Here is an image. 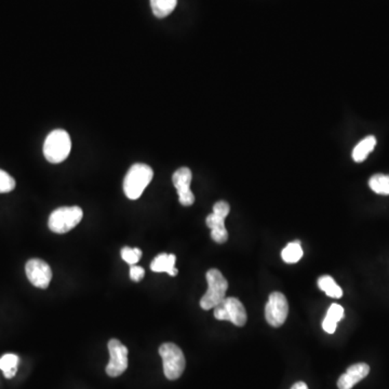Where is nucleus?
Masks as SVG:
<instances>
[{
	"label": "nucleus",
	"mask_w": 389,
	"mask_h": 389,
	"mask_svg": "<svg viewBox=\"0 0 389 389\" xmlns=\"http://www.w3.org/2000/svg\"><path fill=\"white\" fill-rule=\"evenodd\" d=\"M154 171L144 164H135L130 168L124 179V192L126 197L137 200L152 182Z\"/></svg>",
	"instance_id": "1"
},
{
	"label": "nucleus",
	"mask_w": 389,
	"mask_h": 389,
	"mask_svg": "<svg viewBox=\"0 0 389 389\" xmlns=\"http://www.w3.org/2000/svg\"><path fill=\"white\" fill-rule=\"evenodd\" d=\"M71 141L65 130L56 129L48 134L43 144V155L51 164H60L69 157Z\"/></svg>",
	"instance_id": "2"
},
{
	"label": "nucleus",
	"mask_w": 389,
	"mask_h": 389,
	"mask_svg": "<svg viewBox=\"0 0 389 389\" xmlns=\"http://www.w3.org/2000/svg\"><path fill=\"white\" fill-rule=\"evenodd\" d=\"M208 291L200 300V306L205 311L214 309L226 298V291L228 282L219 269L212 268L208 271L207 275Z\"/></svg>",
	"instance_id": "3"
},
{
	"label": "nucleus",
	"mask_w": 389,
	"mask_h": 389,
	"mask_svg": "<svg viewBox=\"0 0 389 389\" xmlns=\"http://www.w3.org/2000/svg\"><path fill=\"white\" fill-rule=\"evenodd\" d=\"M82 216H84L82 209L77 205L58 208L49 216L48 226L54 233H69V230L78 225L82 220Z\"/></svg>",
	"instance_id": "4"
},
{
	"label": "nucleus",
	"mask_w": 389,
	"mask_h": 389,
	"mask_svg": "<svg viewBox=\"0 0 389 389\" xmlns=\"http://www.w3.org/2000/svg\"><path fill=\"white\" fill-rule=\"evenodd\" d=\"M159 355L164 362V375L170 381L182 377L186 366L182 349L173 343H164L159 347Z\"/></svg>",
	"instance_id": "5"
},
{
	"label": "nucleus",
	"mask_w": 389,
	"mask_h": 389,
	"mask_svg": "<svg viewBox=\"0 0 389 389\" xmlns=\"http://www.w3.org/2000/svg\"><path fill=\"white\" fill-rule=\"evenodd\" d=\"M213 309H214V317L218 320L230 321L232 324L237 326H245L248 319L245 306L236 298H224Z\"/></svg>",
	"instance_id": "6"
},
{
	"label": "nucleus",
	"mask_w": 389,
	"mask_h": 389,
	"mask_svg": "<svg viewBox=\"0 0 389 389\" xmlns=\"http://www.w3.org/2000/svg\"><path fill=\"white\" fill-rule=\"evenodd\" d=\"M289 304L286 296L280 292H273L265 307V318L274 328L282 326L288 317Z\"/></svg>",
	"instance_id": "7"
},
{
	"label": "nucleus",
	"mask_w": 389,
	"mask_h": 389,
	"mask_svg": "<svg viewBox=\"0 0 389 389\" xmlns=\"http://www.w3.org/2000/svg\"><path fill=\"white\" fill-rule=\"evenodd\" d=\"M109 362L107 366L109 377H120L128 368V348L122 342L113 339L109 342Z\"/></svg>",
	"instance_id": "8"
},
{
	"label": "nucleus",
	"mask_w": 389,
	"mask_h": 389,
	"mask_svg": "<svg viewBox=\"0 0 389 389\" xmlns=\"http://www.w3.org/2000/svg\"><path fill=\"white\" fill-rule=\"evenodd\" d=\"M28 280L37 288L47 289L52 279V271L48 263L39 258H32L25 266Z\"/></svg>",
	"instance_id": "9"
},
{
	"label": "nucleus",
	"mask_w": 389,
	"mask_h": 389,
	"mask_svg": "<svg viewBox=\"0 0 389 389\" xmlns=\"http://www.w3.org/2000/svg\"><path fill=\"white\" fill-rule=\"evenodd\" d=\"M192 175L190 168L183 167L177 169L172 177V181L179 194V201L184 207L194 205V196L190 190Z\"/></svg>",
	"instance_id": "10"
},
{
	"label": "nucleus",
	"mask_w": 389,
	"mask_h": 389,
	"mask_svg": "<svg viewBox=\"0 0 389 389\" xmlns=\"http://www.w3.org/2000/svg\"><path fill=\"white\" fill-rule=\"evenodd\" d=\"M369 372L370 366L366 364H356L349 366L337 381V387L340 389H351L357 383L368 377Z\"/></svg>",
	"instance_id": "11"
},
{
	"label": "nucleus",
	"mask_w": 389,
	"mask_h": 389,
	"mask_svg": "<svg viewBox=\"0 0 389 389\" xmlns=\"http://www.w3.org/2000/svg\"><path fill=\"white\" fill-rule=\"evenodd\" d=\"M225 219L216 213H211L207 216L205 223H207L208 227L211 230V238L215 243H224L227 241L228 233L225 227V223H224Z\"/></svg>",
	"instance_id": "12"
},
{
	"label": "nucleus",
	"mask_w": 389,
	"mask_h": 389,
	"mask_svg": "<svg viewBox=\"0 0 389 389\" xmlns=\"http://www.w3.org/2000/svg\"><path fill=\"white\" fill-rule=\"evenodd\" d=\"M175 260H177V256L175 254L162 253L154 258L151 264V269L155 273H167L172 277H175L179 273L177 268H175Z\"/></svg>",
	"instance_id": "13"
},
{
	"label": "nucleus",
	"mask_w": 389,
	"mask_h": 389,
	"mask_svg": "<svg viewBox=\"0 0 389 389\" xmlns=\"http://www.w3.org/2000/svg\"><path fill=\"white\" fill-rule=\"evenodd\" d=\"M377 139L375 137H366V139L359 142L353 151V159L356 162H362L368 158L370 153L375 148Z\"/></svg>",
	"instance_id": "14"
},
{
	"label": "nucleus",
	"mask_w": 389,
	"mask_h": 389,
	"mask_svg": "<svg viewBox=\"0 0 389 389\" xmlns=\"http://www.w3.org/2000/svg\"><path fill=\"white\" fill-rule=\"evenodd\" d=\"M177 3V0H151L153 13L159 19L166 18L173 12Z\"/></svg>",
	"instance_id": "15"
},
{
	"label": "nucleus",
	"mask_w": 389,
	"mask_h": 389,
	"mask_svg": "<svg viewBox=\"0 0 389 389\" xmlns=\"http://www.w3.org/2000/svg\"><path fill=\"white\" fill-rule=\"evenodd\" d=\"M303 254V249H302L300 241H293V243H289L286 248L283 249L282 252H281V258L286 263L294 264L298 263V260H301Z\"/></svg>",
	"instance_id": "16"
},
{
	"label": "nucleus",
	"mask_w": 389,
	"mask_h": 389,
	"mask_svg": "<svg viewBox=\"0 0 389 389\" xmlns=\"http://www.w3.org/2000/svg\"><path fill=\"white\" fill-rule=\"evenodd\" d=\"M18 364L19 357L14 354H5L0 358V369L3 370L5 379L16 377Z\"/></svg>",
	"instance_id": "17"
},
{
	"label": "nucleus",
	"mask_w": 389,
	"mask_h": 389,
	"mask_svg": "<svg viewBox=\"0 0 389 389\" xmlns=\"http://www.w3.org/2000/svg\"><path fill=\"white\" fill-rule=\"evenodd\" d=\"M318 287L330 298H340L343 296V291L337 286V283L334 281L331 276L320 277L318 280Z\"/></svg>",
	"instance_id": "18"
},
{
	"label": "nucleus",
	"mask_w": 389,
	"mask_h": 389,
	"mask_svg": "<svg viewBox=\"0 0 389 389\" xmlns=\"http://www.w3.org/2000/svg\"><path fill=\"white\" fill-rule=\"evenodd\" d=\"M369 186L374 192L379 194H389V175H375L370 179Z\"/></svg>",
	"instance_id": "19"
},
{
	"label": "nucleus",
	"mask_w": 389,
	"mask_h": 389,
	"mask_svg": "<svg viewBox=\"0 0 389 389\" xmlns=\"http://www.w3.org/2000/svg\"><path fill=\"white\" fill-rule=\"evenodd\" d=\"M141 249L139 248H130V247H124L122 249V260L130 265H135L139 263V260L142 258Z\"/></svg>",
	"instance_id": "20"
},
{
	"label": "nucleus",
	"mask_w": 389,
	"mask_h": 389,
	"mask_svg": "<svg viewBox=\"0 0 389 389\" xmlns=\"http://www.w3.org/2000/svg\"><path fill=\"white\" fill-rule=\"evenodd\" d=\"M16 188V179L9 173L0 170V194L12 192Z\"/></svg>",
	"instance_id": "21"
},
{
	"label": "nucleus",
	"mask_w": 389,
	"mask_h": 389,
	"mask_svg": "<svg viewBox=\"0 0 389 389\" xmlns=\"http://www.w3.org/2000/svg\"><path fill=\"white\" fill-rule=\"evenodd\" d=\"M326 316L333 319L336 322H339L344 318V309L339 304H332L330 309H328Z\"/></svg>",
	"instance_id": "22"
},
{
	"label": "nucleus",
	"mask_w": 389,
	"mask_h": 389,
	"mask_svg": "<svg viewBox=\"0 0 389 389\" xmlns=\"http://www.w3.org/2000/svg\"><path fill=\"white\" fill-rule=\"evenodd\" d=\"M145 271L144 268L141 266L132 265L130 268V278L135 282H139L142 279L144 278Z\"/></svg>",
	"instance_id": "23"
},
{
	"label": "nucleus",
	"mask_w": 389,
	"mask_h": 389,
	"mask_svg": "<svg viewBox=\"0 0 389 389\" xmlns=\"http://www.w3.org/2000/svg\"><path fill=\"white\" fill-rule=\"evenodd\" d=\"M230 205H228L226 201H219V203H215L214 207H213V213L222 215L224 218H226V216L230 214Z\"/></svg>",
	"instance_id": "24"
},
{
	"label": "nucleus",
	"mask_w": 389,
	"mask_h": 389,
	"mask_svg": "<svg viewBox=\"0 0 389 389\" xmlns=\"http://www.w3.org/2000/svg\"><path fill=\"white\" fill-rule=\"evenodd\" d=\"M336 326H337V322L335 320L328 316L324 317L322 328L326 333L333 334L335 332Z\"/></svg>",
	"instance_id": "25"
},
{
	"label": "nucleus",
	"mask_w": 389,
	"mask_h": 389,
	"mask_svg": "<svg viewBox=\"0 0 389 389\" xmlns=\"http://www.w3.org/2000/svg\"><path fill=\"white\" fill-rule=\"evenodd\" d=\"M291 389H309V386L304 383V381H298Z\"/></svg>",
	"instance_id": "26"
}]
</instances>
